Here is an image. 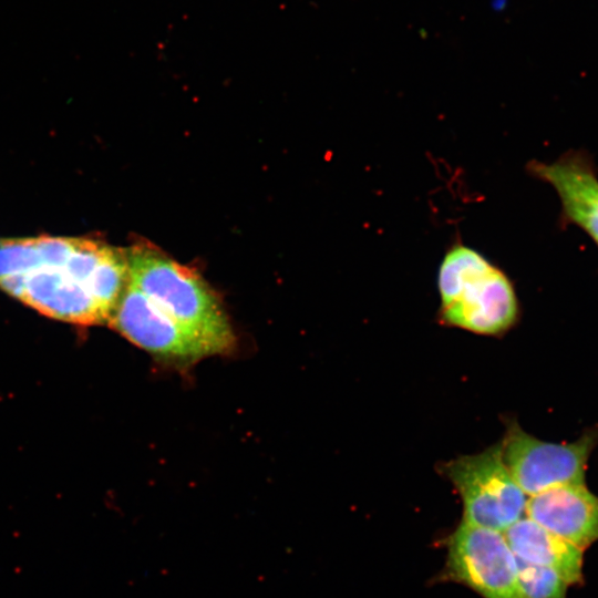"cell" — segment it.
<instances>
[{
  "label": "cell",
  "mask_w": 598,
  "mask_h": 598,
  "mask_svg": "<svg viewBox=\"0 0 598 598\" xmlns=\"http://www.w3.org/2000/svg\"><path fill=\"white\" fill-rule=\"evenodd\" d=\"M517 574L526 598H567L568 581L556 570L518 558Z\"/></svg>",
  "instance_id": "11"
},
{
  "label": "cell",
  "mask_w": 598,
  "mask_h": 598,
  "mask_svg": "<svg viewBox=\"0 0 598 598\" xmlns=\"http://www.w3.org/2000/svg\"><path fill=\"white\" fill-rule=\"evenodd\" d=\"M109 323L154 355L182 363L215 354L206 340L182 326L127 282Z\"/></svg>",
  "instance_id": "7"
},
{
  "label": "cell",
  "mask_w": 598,
  "mask_h": 598,
  "mask_svg": "<svg viewBox=\"0 0 598 598\" xmlns=\"http://www.w3.org/2000/svg\"><path fill=\"white\" fill-rule=\"evenodd\" d=\"M444 323L480 334H498L516 321L518 301L507 275L476 249L456 243L439 268Z\"/></svg>",
  "instance_id": "2"
},
{
  "label": "cell",
  "mask_w": 598,
  "mask_h": 598,
  "mask_svg": "<svg viewBox=\"0 0 598 598\" xmlns=\"http://www.w3.org/2000/svg\"><path fill=\"white\" fill-rule=\"evenodd\" d=\"M463 502V520L504 533L525 516L527 495L509 473L497 443L444 465Z\"/></svg>",
  "instance_id": "4"
},
{
  "label": "cell",
  "mask_w": 598,
  "mask_h": 598,
  "mask_svg": "<svg viewBox=\"0 0 598 598\" xmlns=\"http://www.w3.org/2000/svg\"><path fill=\"white\" fill-rule=\"evenodd\" d=\"M128 282L161 310L210 343L217 353L230 349L234 334L212 289L193 270L150 245L126 252Z\"/></svg>",
  "instance_id": "3"
},
{
  "label": "cell",
  "mask_w": 598,
  "mask_h": 598,
  "mask_svg": "<svg viewBox=\"0 0 598 598\" xmlns=\"http://www.w3.org/2000/svg\"><path fill=\"white\" fill-rule=\"evenodd\" d=\"M446 575L483 598H526L503 533L462 522L448 538Z\"/></svg>",
  "instance_id": "6"
},
{
  "label": "cell",
  "mask_w": 598,
  "mask_h": 598,
  "mask_svg": "<svg viewBox=\"0 0 598 598\" xmlns=\"http://www.w3.org/2000/svg\"><path fill=\"white\" fill-rule=\"evenodd\" d=\"M503 534L516 558L556 570L570 586L582 582L584 550L554 535L526 515Z\"/></svg>",
  "instance_id": "10"
},
{
  "label": "cell",
  "mask_w": 598,
  "mask_h": 598,
  "mask_svg": "<svg viewBox=\"0 0 598 598\" xmlns=\"http://www.w3.org/2000/svg\"><path fill=\"white\" fill-rule=\"evenodd\" d=\"M501 444L509 473L529 497L558 486L585 484L589 456L598 445V430H589L574 442L551 443L511 422Z\"/></svg>",
  "instance_id": "5"
},
{
  "label": "cell",
  "mask_w": 598,
  "mask_h": 598,
  "mask_svg": "<svg viewBox=\"0 0 598 598\" xmlns=\"http://www.w3.org/2000/svg\"><path fill=\"white\" fill-rule=\"evenodd\" d=\"M526 169L558 195L559 227L580 228L598 248V171L592 156L570 150L550 163L532 161Z\"/></svg>",
  "instance_id": "8"
},
{
  "label": "cell",
  "mask_w": 598,
  "mask_h": 598,
  "mask_svg": "<svg viewBox=\"0 0 598 598\" xmlns=\"http://www.w3.org/2000/svg\"><path fill=\"white\" fill-rule=\"evenodd\" d=\"M126 279V252L92 239L0 238V289L61 321L109 322Z\"/></svg>",
  "instance_id": "1"
},
{
  "label": "cell",
  "mask_w": 598,
  "mask_h": 598,
  "mask_svg": "<svg viewBox=\"0 0 598 598\" xmlns=\"http://www.w3.org/2000/svg\"><path fill=\"white\" fill-rule=\"evenodd\" d=\"M525 515L584 551L598 542V496L585 484L558 486L529 496Z\"/></svg>",
  "instance_id": "9"
}]
</instances>
